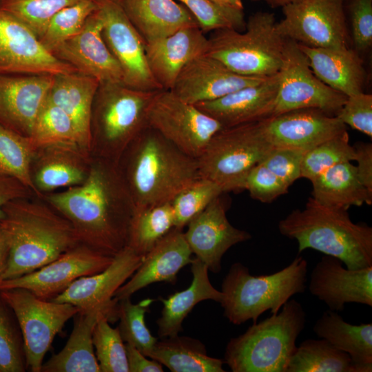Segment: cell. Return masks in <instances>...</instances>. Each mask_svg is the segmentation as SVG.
<instances>
[{"instance_id": "obj_1", "label": "cell", "mask_w": 372, "mask_h": 372, "mask_svg": "<svg viewBox=\"0 0 372 372\" xmlns=\"http://www.w3.org/2000/svg\"><path fill=\"white\" fill-rule=\"evenodd\" d=\"M41 198L70 223L79 243L110 257L127 246L136 207L116 163L92 157L81 184Z\"/></svg>"}, {"instance_id": "obj_2", "label": "cell", "mask_w": 372, "mask_h": 372, "mask_svg": "<svg viewBox=\"0 0 372 372\" xmlns=\"http://www.w3.org/2000/svg\"><path fill=\"white\" fill-rule=\"evenodd\" d=\"M136 209L171 202L200 178L198 159L147 126L116 163Z\"/></svg>"}, {"instance_id": "obj_3", "label": "cell", "mask_w": 372, "mask_h": 372, "mask_svg": "<svg viewBox=\"0 0 372 372\" xmlns=\"http://www.w3.org/2000/svg\"><path fill=\"white\" fill-rule=\"evenodd\" d=\"M0 224L9 242L3 280L35 271L79 244L70 223L37 196L7 203Z\"/></svg>"}, {"instance_id": "obj_4", "label": "cell", "mask_w": 372, "mask_h": 372, "mask_svg": "<svg viewBox=\"0 0 372 372\" xmlns=\"http://www.w3.org/2000/svg\"><path fill=\"white\" fill-rule=\"evenodd\" d=\"M280 233L298 245V254L312 249L340 260L347 268L372 266V227L355 223L347 209L323 205L309 197L278 223Z\"/></svg>"}, {"instance_id": "obj_5", "label": "cell", "mask_w": 372, "mask_h": 372, "mask_svg": "<svg viewBox=\"0 0 372 372\" xmlns=\"http://www.w3.org/2000/svg\"><path fill=\"white\" fill-rule=\"evenodd\" d=\"M305 322L302 304L289 300L278 313L232 338L226 346L224 362L233 372H286Z\"/></svg>"}, {"instance_id": "obj_6", "label": "cell", "mask_w": 372, "mask_h": 372, "mask_svg": "<svg viewBox=\"0 0 372 372\" xmlns=\"http://www.w3.org/2000/svg\"><path fill=\"white\" fill-rule=\"evenodd\" d=\"M307 267V261L297 256L276 273L253 276L243 264L234 263L221 286L224 316L239 325L249 320L256 322L267 311L278 313L291 297L304 292Z\"/></svg>"}, {"instance_id": "obj_7", "label": "cell", "mask_w": 372, "mask_h": 372, "mask_svg": "<svg viewBox=\"0 0 372 372\" xmlns=\"http://www.w3.org/2000/svg\"><path fill=\"white\" fill-rule=\"evenodd\" d=\"M156 92L136 90L123 83L100 84L90 118L91 156L116 163L147 126V110Z\"/></svg>"}, {"instance_id": "obj_8", "label": "cell", "mask_w": 372, "mask_h": 372, "mask_svg": "<svg viewBox=\"0 0 372 372\" xmlns=\"http://www.w3.org/2000/svg\"><path fill=\"white\" fill-rule=\"evenodd\" d=\"M274 14L257 12L245 23V30L215 31L206 54L233 72L244 76L268 77L280 72L286 39L277 29Z\"/></svg>"}, {"instance_id": "obj_9", "label": "cell", "mask_w": 372, "mask_h": 372, "mask_svg": "<svg viewBox=\"0 0 372 372\" xmlns=\"http://www.w3.org/2000/svg\"><path fill=\"white\" fill-rule=\"evenodd\" d=\"M272 148L262 120L223 127L197 158L200 177L216 183L223 193L242 191L249 171Z\"/></svg>"}, {"instance_id": "obj_10", "label": "cell", "mask_w": 372, "mask_h": 372, "mask_svg": "<svg viewBox=\"0 0 372 372\" xmlns=\"http://www.w3.org/2000/svg\"><path fill=\"white\" fill-rule=\"evenodd\" d=\"M0 295L19 323L27 369L41 372L44 357L55 336L79 309L69 303L41 299L23 288L0 289Z\"/></svg>"}, {"instance_id": "obj_11", "label": "cell", "mask_w": 372, "mask_h": 372, "mask_svg": "<svg viewBox=\"0 0 372 372\" xmlns=\"http://www.w3.org/2000/svg\"><path fill=\"white\" fill-rule=\"evenodd\" d=\"M147 126L186 154L198 158L223 125L168 90L157 91L147 110Z\"/></svg>"}, {"instance_id": "obj_12", "label": "cell", "mask_w": 372, "mask_h": 372, "mask_svg": "<svg viewBox=\"0 0 372 372\" xmlns=\"http://www.w3.org/2000/svg\"><path fill=\"white\" fill-rule=\"evenodd\" d=\"M279 85L271 116L313 108L336 116L347 96L331 88L313 72L298 43L286 39Z\"/></svg>"}, {"instance_id": "obj_13", "label": "cell", "mask_w": 372, "mask_h": 372, "mask_svg": "<svg viewBox=\"0 0 372 372\" xmlns=\"http://www.w3.org/2000/svg\"><path fill=\"white\" fill-rule=\"evenodd\" d=\"M345 0H301L282 8L277 29L285 39L313 48H346Z\"/></svg>"}, {"instance_id": "obj_14", "label": "cell", "mask_w": 372, "mask_h": 372, "mask_svg": "<svg viewBox=\"0 0 372 372\" xmlns=\"http://www.w3.org/2000/svg\"><path fill=\"white\" fill-rule=\"evenodd\" d=\"M103 39L119 64L123 83L143 91L162 90L153 77L146 58L145 41L116 0H97Z\"/></svg>"}, {"instance_id": "obj_15", "label": "cell", "mask_w": 372, "mask_h": 372, "mask_svg": "<svg viewBox=\"0 0 372 372\" xmlns=\"http://www.w3.org/2000/svg\"><path fill=\"white\" fill-rule=\"evenodd\" d=\"M55 57L25 23L0 9V75L76 72Z\"/></svg>"}, {"instance_id": "obj_16", "label": "cell", "mask_w": 372, "mask_h": 372, "mask_svg": "<svg viewBox=\"0 0 372 372\" xmlns=\"http://www.w3.org/2000/svg\"><path fill=\"white\" fill-rule=\"evenodd\" d=\"M113 258L79 243L35 271L1 280L0 289L23 288L41 299L50 300L62 293L76 279L106 269Z\"/></svg>"}, {"instance_id": "obj_17", "label": "cell", "mask_w": 372, "mask_h": 372, "mask_svg": "<svg viewBox=\"0 0 372 372\" xmlns=\"http://www.w3.org/2000/svg\"><path fill=\"white\" fill-rule=\"evenodd\" d=\"M102 30V19L96 8L80 32L50 52L78 72L94 78L100 84L123 83L121 67L107 48Z\"/></svg>"}, {"instance_id": "obj_18", "label": "cell", "mask_w": 372, "mask_h": 372, "mask_svg": "<svg viewBox=\"0 0 372 372\" xmlns=\"http://www.w3.org/2000/svg\"><path fill=\"white\" fill-rule=\"evenodd\" d=\"M92 157L78 143L45 145L34 149L30 168L37 196L81 184L87 178Z\"/></svg>"}, {"instance_id": "obj_19", "label": "cell", "mask_w": 372, "mask_h": 372, "mask_svg": "<svg viewBox=\"0 0 372 372\" xmlns=\"http://www.w3.org/2000/svg\"><path fill=\"white\" fill-rule=\"evenodd\" d=\"M221 195L195 216L184 232L192 254L214 273L220 271L222 258L229 249L251 238L249 232L229 223Z\"/></svg>"}, {"instance_id": "obj_20", "label": "cell", "mask_w": 372, "mask_h": 372, "mask_svg": "<svg viewBox=\"0 0 372 372\" xmlns=\"http://www.w3.org/2000/svg\"><path fill=\"white\" fill-rule=\"evenodd\" d=\"M343 265L337 258L322 256L311 273L310 293L336 312L347 303L372 307V266L349 269Z\"/></svg>"}, {"instance_id": "obj_21", "label": "cell", "mask_w": 372, "mask_h": 372, "mask_svg": "<svg viewBox=\"0 0 372 372\" xmlns=\"http://www.w3.org/2000/svg\"><path fill=\"white\" fill-rule=\"evenodd\" d=\"M266 78L236 73L205 53L183 68L170 90L183 101L195 105L218 99Z\"/></svg>"}, {"instance_id": "obj_22", "label": "cell", "mask_w": 372, "mask_h": 372, "mask_svg": "<svg viewBox=\"0 0 372 372\" xmlns=\"http://www.w3.org/2000/svg\"><path fill=\"white\" fill-rule=\"evenodd\" d=\"M267 139L273 147L306 152L346 130L335 116L313 108L285 112L262 120Z\"/></svg>"}, {"instance_id": "obj_23", "label": "cell", "mask_w": 372, "mask_h": 372, "mask_svg": "<svg viewBox=\"0 0 372 372\" xmlns=\"http://www.w3.org/2000/svg\"><path fill=\"white\" fill-rule=\"evenodd\" d=\"M53 81L48 74L0 75V123L30 137Z\"/></svg>"}, {"instance_id": "obj_24", "label": "cell", "mask_w": 372, "mask_h": 372, "mask_svg": "<svg viewBox=\"0 0 372 372\" xmlns=\"http://www.w3.org/2000/svg\"><path fill=\"white\" fill-rule=\"evenodd\" d=\"M143 258L127 246L114 256L106 269L76 279L50 300L69 303L79 309L109 304L118 300L115 293L138 269Z\"/></svg>"}, {"instance_id": "obj_25", "label": "cell", "mask_w": 372, "mask_h": 372, "mask_svg": "<svg viewBox=\"0 0 372 372\" xmlns=\"http://www.w3.org/2000/svg\"><path fill=\"white\" fill-rule=\"evenodd\" d=\"M118 300L103 306L79 309L73 316L74 326L64 347L43 363L41 372H101L92 341L98 320L105 316L118 320Z\"/></svg>"}, {"instance_id": "obj_26", "label": "cell", "mask_w": 372, "mask_h": 372, "mask_svg": "<svg viewBox=\"0 0 372 372\" xmlns=\"http://www.w3.org/2000/svg\"><path fill=\"white\" fill-rule=\"evenodd\" d=\"M192 251L183 229L174 228L161 239L144 256L141 266L115 293L121 300L155 282L174 284L178 271L191 264Z\"/></svg>"}, {"instance_id": "obj_27", "label": "cell", "mask_w": 372, "mask_h": 372, "mask_svg": "<svg viewBox=\"0 0 372 372\" xmlns=\"http://www.w3.org/2000/svg\"><path fill=\"white\" fill-rule=\"evenodd\" d=\"M209 39L198 26L145 43L150 72L162 90H170L183 68L192 59L205 54Z\"/></svg>"}, {"instance_id": "obj_28", "label": "cell", "mask_w": 372, "mask_h": 372, "mask_svg": "<svg viewBox=\"0 0 372 372\" xmlns=\"http://www.w3.org/2000/svg\"><path fill=\"white\" fill-rule=\"evenodd\" d=\"M279 81L278 72L258 83L195 105L217 120L223 127L262 121L271 116Z\"/></svg>"}, {"instance_id": "obj_29", "label": "cell", "mask_w": 372, "mask_h": 372, "mask_svg": "<svg viewBox=\"0 0 372 372\" xmlns=\"http://www.w3.org/2000/svg\"><path fill=\"white\" fill-rule=\"evenodd\" d=\"M298 44L314 74L324 84L347 96L363 92L366 72L360 54L353 49Z\"/></svg>"}, {"instance_id": "obj_30", "label": "cell", "mask_w": 372, "mask_h": 372, "mask_svg": "<svg viewBox=\"0 0 372 372\" xmlns=\"http://www.w3.org/2000/svg\"><path fill=\"white\" fill-rule=\"evenodd\" d=\"M118 2L145 43L165 37L186 27L198 25L189 10L176 0H118Z\"/></svg>"}, {"instance_id": "obj_31", "label": "cell", "mask_w": 372, "mask_h": 372, "mask_svg": "<svg viewBox=\"0 0 372 372\" xmlns=\"http://www.w3.org/2000/svg\"><path fill=\"white\" fill-rule=\"evenodd\" d=\"M99 85L94 78L78 72L58 74L48 97L70 116L81 145L89 152L92 108Z\"/></svg>"}, {"instance_id": "obj_32", "label": "cell", "mask_w": 372, "mask_h": 372, "mask_svg": "<svg viewBox=\"0 0 372 372\" xmlns=\"http://www.w3.org/2000/svg\"><path fill=\"white\" fill-rule=\"evenodd\" d=\"M191 265L193 278L190 285L167 298H158L163 305L161 316L157 320L160 339L178 335L184 319L200 302L211 300L220 303L223 300V293L209 280L207 267L196 258Z\"/></svg>"}, {"instance_id": "obj_33", "label": "cell", "mask_w": 372, "mask_h": 372, "mask_svg": "<svg viewBox=\"0 0 372 372\" xmlns=\"http://www.w3.org/2000/svg\"><path fill=\"white\" fill-rule=\"evenodd\" d=\"M313 332L351 357L358 372L372 371V324H351L331 310L322 313Z\"/></svg>"}, {"instance_id": "obj_34", "label": "cell", "mask_w": 372, "mask_h": 372, "mask_svg": "<svg viewBox=\"0 0 372 372\" xmlns=\"http://www.w3.org/2000/svg\"><path fill=\"white\" fill-rule=\"evenodd\" d=\"M311 183L312 198L325 206L348 210L351 206L372 203V194L360 179L356 166L350 161L331 167Z\"/></svg>"}, {"instance_id": "obj_35", "label": "cell", "mask_w": 372, "mask_h": 372, "mask_svg": "<svg viewBox=\"0 0 372 372\" xmlns=\"http://www.w3.org/2000/svg\"><path fill=\"white\" fill-rule=\"evenodd\" d=\"M148 358L165 366L172 372H224V361L207 354L199 340L178 335L161 339Z\"/></svg>"}, {"instance_id": "obj_36", "label": "cell", "mask_w": 372, "mask_h": 372, "mask_svg": "<svg viewBox=\"0 0 372 372\" xmlns=\"http://www.w3.org/2000/svg\"><path fill=\"white\" fill-rule=\"evenodd\" d=\"M286 372H358L351 357L324 338L307 339L296 347Z\"/></svg>"}, {"instance_id": "obj_37", "label": "cell", "mask_w": 372, "mask_h": 372, "mask_svg": "<svg viewBox=\"0 0 372 372\" xmlns=\"http://www.w3.org/2000/svg\"><path fill=\"white\" fill-rule=\"evenodd\" d=\"M175 227L171 202L135 209L129 231L127 247L145 255Z\"/></svg>"}, {"instance_id": "obj_38", "label": "cell", "mask_w": 372, "mask_h": 372, "mask_svg": "<svg viewBox=\"0 0 372 372\" xmlns=\"http://www.w3.org/2000/svg\"><path fill=\"white\" fill-rule=\"evenodd\" d=\"M33 151L29 137L0 123V176L18 179L37 196L30 174Z\"/></svg>"}, {"instance_id": "obj_39", "label": "cell", "mask_w": 372, "mask_h": 372, "mask_svg": "<svg viewBox=\"0 0 372 372\" xmlns=\"http://www.w3.org/2000/svg\"><path fill=\"white\" fill-rule=\"evenodd\" d=\"M29 138L34 149L41 146L60 143H78L81 145L70 116L48 99L35 119Z\"/></svg>"}, {"instance_id": "obj_40", "label": "cell", "mask_w": 372, "mask_h": 372, "mask_svg": "<svg viewBox=\"0 0 372 372\" xmlns=\"http://www.w3.org/2000/svg\"><path fill=\"white\" fill-rule=\"evenodd\" d=\"M154 301V299L146 298L134 304L130 298H126L119 300L118 304L120 322L117 328L123 340L147 358L158 340L151 334L145 322V315Z\"/></svg>"}, {"instance_id": "obj_41", "label": "cell", "mask_w": 372, "mask_h": 372, "mask_svg": "<svg viewBox=\"0 0 372 372\" xmlns=\"http://www.w3.org/2000/svg\"><path fill=\"white\" fill-rule=\"evenodd\" d=\"M355 149L350 145L346 130L320 143L304 152L301 178L311 182L331 167L347 161H355Z\"/></svg>"}, {"instance_id": "obj_42", "label": "cell", "mask_w": 372, "mask_h": 372, "mask_svg": "<svg viewBox=\"0 0 372 372\" xmlns=\"http://www.w3.org/2000/svg\"><path fill=\"white\" fill-rule=\"evenodd\" d=\"M96 8V2L93 0H79L63 8L50 20L40 41L50 52L80 32Z\"/></svg>"}, {"instance_id": "obj_43", "label": "cell", "mask_w": 372, "mask_h": 372, "mask_svg": "<svg viewBox=\"0 0 372 372\" xmlns=\"http://www.w3.org/2000/svg\"><path fill=\"white\" fill-rule=\"evenodd\" d=\"M27 370L21 331L15 314L0 295V372Z\"/></svg>"}, {"instance_id": "obj_44", "label": "cell", "mask_w": 372, "mask_h": 372, "mask_svg": "<svg viewBox=\"0 0 372 372\" xmlns=\"http://www.w3.org/2000/svg\"><path fill=\"white\" fill-rule=\"evenodd\" d=\"M223 194L218 185L202 177L183 189L171 201L175 228L183 229L211 201Z\"/></svg>"}, {"instance_id": "obj_45", "label": "cell", "mask_w": 372, "mask_h": 372, "mask_svg": "<svg viewBox=\"0 0 372 372\" xmlns=\"http://www.w3.org/2000/svg\"><path fill=\"white\" fill-rule=\"evenodd\" d=\"M108 318H101L95 325L92 341L101 372H129L125 344L118 328L110 325Z\"/></svg>"}, {"instance_id": "obj_46", "label": "cell", "mask_w": 372, "mask_h": 372, "mask_svg": "<svg viewBox=\"0 0 372 372\" xmlns=\"http://www.w3.org/2000/svg\"><path fill=\"white\" fill-rule=\"evenodd\" d=\"M79 0H1L0 9L13 15L40 38L52 17Z\"/></svg>"}, {"instance_id": "obj_47", "label": "cell", "mask_w": 372, "mask_h": 372, "mask_svg": "<svg viewBox=\"0 0 372 372\" xmlns=\"http://www.w3.org/2000/svg\"><path fill=\"white\" fill-rule=\"evenodd\" d=\"M183 4L205 33L222 29L239 30L245 26L243 9L223 7L213 0H176Z\"/></svg>"}, {"instance_id": "obj_48", "label": "cell", "mask_w": 372, "mask_h": 372, "mask_svg": "<svg viewBox=\"0 0 372 372\" xmlns=\"http://www.w3.org/2000/svg\"><path fill=\"white\" fill-rule=\"evenodd\" d=\"M289 187L262 164L255 165L248 173L244 183L251 197L270 203L288 192Z\"/></svg>"}, {"instance_id": "obj_49", "label": "cell", "mask_w": 372, "mask_h": 372, "mask_svg": "<svg viewBox=\"0 0 372 372\" xmlns=\"http://www.w3.org/2000/svg\"><path fill=\"white\" fill-rule=\"evenodd\" d=\"M348 8L353 50L359 54L372 45V0H345Z\"/></svg>"}, {"instance_id": "obj_50", "label": "cell", "mask_w": 372, "mask_h": 372, "mask_svg": "<svg viewBox=\"0 0 372 372\" xmlns=\"http://www.w3.org/2000/svg\"><path fill=\"white\" fill-rule=\"evenodd\" d=\"M304 152L289 148L273 147L261 164L289 187L301 178V167Z\"/></svg>"}, {"instance_id": "obj_51", "label": "cell", "mask_w": 372, "mask_h": 372, "mask_svg": "<svg viewBox=\"0 0 372 372\" xmlns=\"http://www.w3.org/2000/svg\"><path fill=\"white\" fill-rule=\"evenodd\" d=\"M345 125L372 137V95L361 92L347 96L335 116Z\"/></svg>"}, {"instance_id": "obj_52", "label": "cell", "mask_w": 372, "mask_h": 372, "mask_svg": "<svg viewBox=\"0 0 372 372\" xmlns=\"http://www.w3.org/2000/svg\"><path fill=\"white\" fill-rule=\"evenodd\" d=\"M32 196H36L18 179L11 176H0V220L3 217V207L7 203L13 200Z\"/></svg>"}, {"instance_id": "obj_53", "label": "cell", "mask_w": 372, "mask_h": 372, "mask_svg": "<svg viewBox=\"0 0 372 372\" xmlns=\"http://www.w3.org/2000/svg\"><path fill=\"white\" fill-rule=\"evenodd\" d=\"M354 147L358 174L363 185L372 194V145L362 143Z\"/></svg>"}, {"instance_id": "obj_54", "label": "cell", "mask_w": 372, "mask_h": 372, "mask_svg": "<svg viewBox=\"0 0 372 372\" xmlns=\"http://www.w3.org/2000/svg\"><path fill=\"white\" fill-rule=\"evenodd\" d=\"M128 369L130 372H163V365L148 359L134 347L125 344Z\"/></svg>"}, {"instance_id": "obj_55", "label": "cell", "mask_w": 372, "mask_h": 372, "mask_svg": "<svg viewBox=\"0 0 372 372\" xmlns=\"http://www.w3.org/2000/svg\"><path fill=\"white\" fill-rule=\"evenodd\" d=\"M9 256V242L7 234L0 224V282L3 280Z\"/></svg>"}, {"instance_id": "obj_56", "label": "cell", "mask_w": 372, "mask_h": 372, "mask_svg": "<svg viewBox=\"0 0 372 372\" xmlns=\"http://www.w3.org/2000/svg\"><path fill=\"white\" fill-rule=\"evenodd\" d=\"M256 1H263L272 8H283L291 3H293L301 0H253Z\"/></svg>"}, {"instance_id": "obj_57", "label": "cell", "mask_w": 372, "mask_h": 372, "mask_svg": "<svg viewBox=\"0 0 372 372\" xmlns=\"http://www.w3.org/2000/svg\"><path fill=\"white\" fill-rule=\"evenodd\" d=\"M214 2L217 3L218 4L227 8H233V9H243V8L238 7L235 6L234 3H232L229 0H213Z\"/></svg>"}, {"instance_id": "obj_58", "label": "cell", "mask_w": 372, "mask_h": 372, "mask_svg": "<svg viewBox=\"0 0 372 372\" xmlns=\"http://www.w3.org/2000/svg\"><path fill=\"white\" fill-rule=\"evenodd\" d=\"M229 1H230L232 3H234L235 6L238 7L243 8L240 0H229Z\"/></svg>"}, {"instance_id": "obj_59", "label": "cell", "mask_w": 372, "mask_h": 372, "mask_svg": "<svg viewBox=\"0 0 372 372\" xmlns=\"http://www.w3.org/2000/svg\"><path fill=\"white\" fill-rule=\"evenodd\" d=\"M93 1H96L97 0H93Z\"/></svg>"}, {"instance_id": "obj_60", "label": "cell", "mask_w": 372, "mask_h": 372, "mask_svg": "<svg viewBox=\"0 0 372 372\" xmlns=\"http://www.w3.org/2000/svg\"><path fill=\"white\" fill-rule=\"evenodd\" d=\"M1 0H0V2H1Z\"/></svg>"}, {"instance_id": "obj_61", "label": "cell", "mask_w": 372, "mask_h": 372, "mask_svg": "<svg viewBox=\"0 0 372 372\" xmlns=\"http://www.w3.org/2000/svg\"><path fill=\"white\" fill-rule=\"evenodd\" d=\"M116 1H118V0H116Z\"/></svg>"}]
</instances>
